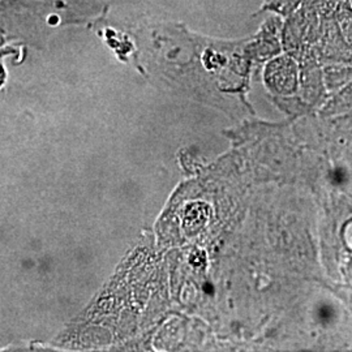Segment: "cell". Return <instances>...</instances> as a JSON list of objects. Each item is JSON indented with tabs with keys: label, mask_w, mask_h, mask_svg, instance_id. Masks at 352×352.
I'll return each instance as SVG.
<instances>
[{
	"label": "cell",
	"mask_w": 352,
	"mask_h": 352,
	"mask_svg": "<svg viewBox=\"0 0 352 352\" xmlns=\"http://www.w3.org/2000/svg\"><path fill=\"white\" fill-rule=\"evenodd\" d=\"M344 179H346V175H344V173H343L342 170H337V171H334V174H333V182H334L336 184H340V183H343V182H344Z\"/></svg>",
	"instance_id": "1"
},
{
	"label": "cell",
	"mask_w": 352,
	"mask_h": 352,
	"mask_svg": "<svg viewBox=\"0 0 352 352\" xmlns=\"http://www.w3.org/2000/svg\"><path fill=\"white\" fill-rule=\"evenodd\" d=\"M205 291H206L208 294H213V286H212L210 283H206V286H205Z\"/></svg>",
	"instance_id": "2"
}]
</instances>
